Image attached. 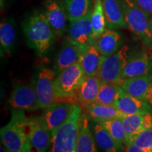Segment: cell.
Instances as JSON below:
<instances>
[{
    "instance_id": "6da1fadb",
    "label": "cell",
    "mask_w": 152,
    "mask_h": 152,
    "mask_svg": "<svg viewBox=\"0 0 152 152\" xmlns=\"http://www.w3.org/2000/svg\"><path fill=\"white\" fill-rule=\"evenodd\" d=\"M23 30L28 45L39 54L46 52L52 45L55 34L45 14H32L24 21Z\"/></svg>"
},
{
    "instance_id": "7a4b0ae2",
    "label": "cell",
    "mask_w": 152,
    "mask_h": 152,
    "mask_svg": "<svg viewBox=\"0 0 152 152\" xmlns=\"http://www.w3.org/2000/svg\"><path fill=\"white\" fill-rule=\"evenodd\" d=\"M27 119L23 110L13 112L10 122L1 128V140L7 151L29 152L31 151L27 131Z\"/></svg>"
},
{
    "instance_id": "3957f363",
    "label": "cell",
    "mask_w": 152,
    "mask_h": 152,
    "mask_svg": "<svg viewBox=\"0 0 152 152\" xmlns=\"http://www.w3.org/2000/svg\"><path fill=\"white\" fill-rule=\"evenodd\" d=\"M82 109L75 104L68 118L52 133L49 151L52 152H75Z\"/></svg>"
},
{
    "instance_id": "277c9868",
    "label": "cell",
    "mask_w": 152,
    "mask_h": 152,
    "mask_svg": "<svg viewBox=\"0 0 152 152\" xmlns=\"http://www.w3.org/2000/svg\"><path fill=\"white\" fill-rule=\"evenodd\" d=\"M128 28L146 46L152 48L150 16L132 0H120Z\"/></svg>"
},
{
    "instance_id": "5b68a950",
    "label": "cell",
    "mask_w": 152,
    "mask_h": 152,
    "mask_svg": "<svg viewBox=\"0 0 152 152\" xmlns=\"http://www.w3.org/2000/svg\"><path fill=\"white\" fill-rule=\"evenodd\" d=\"M129 57V47L127 45L121 47L112 55L104 56L96 76L102 83L119 84Z\"/></svg>"
},
{
    "instance_id": "8992f818",
    "label": "cell",
    "mask_w": 152,
    "mask_h": 152,
    "mask_svg": "<svg viewBox=\"0 0 152 152\" xmlns=\"http://www.w3.org/2000/svg\"><path fill=\"white\" fill-rule=\"evenodd\" d=\"M85 72L80 63L60 71L55 80V94L58 98L71 97L77 92L85 77Z\"/></svg>"
},
{
    "instance_id": "52a82bcc",
    "label": "cell",
    "mask_w": 152,
    "mask_h": 152,
    "mask_svg": "<svg viewBox=\"0 0 152 152\" xmlns=\"http://www.w3.org/2000/svg\"><path fill=\"white\" fill-rule=\"evenodd\" d=\"M27 131L32 147L39 152L50 149L52 132L44 120L43 116L27 119Z\"/></svg>"
},
{
    "instance_id": "ba28073f",
    "label": "cell",
    "mask_w": 152,
    "mask_h": 152,
    "mask_svg": "<svg viewBox=\"0 0 152 152\" xmlns=\"http://www.w3.org/2000/svg\"><path fill=\"white\" fill-rule=\"evenodd\" d=\"M56 76L54 71L47 68L41 69L37 74L35 87L40 109H45L56 102L54 85Z\"/></svg>"
},
{
    "instance_id": "9c48e42d",
    "label": "cell",
    "mask_w": 152,
    "mask_h": 152,
    "mask_svg": "<svg viewBox=\"0 0 152 152\" xmlns=\"http://www.w3.org/2000/svg\"><path fill=\"white\" fill-rule=\"evenodd\" d=\"M91 11L87 16L70 22L68 40L87 49L94 42L91 23Z\"/></svg>"
},
{
    "instance_id": "30bf717a",
    "label": "cell",
    "mask_w": 152,
    "mask_h": 152,
    "mask_svg": "<svg viewBox=\"0 0 152 152\" xmlns=\"http://www.w3.org/2000/svg\"><path fill=\"white\" fill-rule=\"evenodd\" d=\"M9 104L14 109L35 111L40 109L35 87L28 85L15 87L9 98Z\"/></svg>"
},
{
    "instance_id": "8fae6325",
    "label": "cell",
    "mask_w": 152,
    "mask_h": 152,
    "mask_svg": "<svg viewBox=\"0 0 152 152\" xmlns=\"http://www.w3.org/2000/svg\"><path fill=\"white\" fill-rule=\"evenodd\" d=\"M118 85L131 96L147 102L152 106V75L151 74L123 80Z\"/></svg>"
},
{
    "instance_id": "7c38bea8",
    "label": "cell",
    "mask_w": 152,
    "mask_h": 152,
    "mask_svg": "<svg viewBox=\"0 0 152 152\" xmlns=\"http://www.w3.org/2000/svg\"><path fill=\"white\" fill-rule=\"evenodd\" d=\"M75 105L73 102H54L45 109L42 116L52 133L68 118Z\"/></svg>"
},
{
    "instance_id": "4fadbf2b",
    "label": "cell",
    "mask_w": 152,
    "mask_h": 152,
    "mask_svg": "<svg viewBox=\"0 0 152 152\" xmlns=\"http://www.w3.org/2000/svg\"><path fill=\"white\" fill-rule=\"evenodd\" d=\"M122 121L126 133L125 144L143 131L152 128V113L126 114Z\"/></svg>"
},
{
    "instance_id": "5bb4252c",
    "label": "cell",
    "mask_w": 152,
    "mask_h": 152,
    "mask_svg": "<svg viewBox=\"0 0 152 152\" xmlns=\"http://www.w3.org/2000/svg\"><path fill=\"white\" fill-rule=\"evenodd\" d=\"M45 16L54 34L61 36L65 30L68 16L66 9L56 0H45Z\"/></svg>"
},
{
    "instance_id": "9a60e30c",
    "label": "cell",
    "mask_w": 152,
    "mask_h": 152,
    "mask_svg": "<svg viewBox=\"0 0 152 152\" xmlns=\"http://www.w3.org/2000/svg\"><path fill=\"white\" fill-rule=\"evenodd\" d=\"M125 114L152 113V107L150 104L134 96H131L121 89L118 98L113 104Z\"/></svg>"
},
{
    "instance_id": "2e32d148",
    "label": "cell",
    "mask_w": 152,
    "mask_h": 152,
    "mask_svg": "<svg viewBox=\"0 0 152 152\" xmlns=\"http://www.w3.org/2000/svg\"><path fill=\"white\" fill-rule=\"evenodd\" d=\"M150 71V59L147 53L139 52L132 57H129L122 73V80L140 77L149 74Z\"/></svg>"
},
{
    "instance_id": "e0dca14e",
    "label": "cell",
    "mask_w": 152,
    "mask_h": 152,
    "mask_svg": "<svg viewBox=\"0 0 152 152\" xmlns=\"http://www.w3.org/2000/svg\"><path fill=\"white\" fill-rule=\"evenodd\" d=\"M102 83L96 75H85L77 91V97L85 107L94 103Z\"/></svg>"
},
{
    "instance_id": "ac0fdd59",
    "label": "cell",
    "mask_w": 152,
    "mask_h": 152,
    "mask_svg": "<svg viewBox=\"0 0 152 152\" xmlns=\"http://www.w3.org/2000/svg\"><path fill=\"white\" fill-rule=\"evenodd\" d=\"M87 49L68 41L62 47L56 58V68L58 72L77 63H80L83 55Z\"/></svg>"
},
{
    "instance_id": "d6986e66",
    "label": "cell",
    "mask_w": 152,
    "mask_h": 152,
    "mask_svg": "<svg viewBox=\"0 0 152 152\" xmlns=\"http://www.w3.org/2000/svg\"><path fill=\"white\" fill-rule=\"evenodd\" d=\"M106 26L110 29L128 28L120 0H102Z\"/></svg>"
},
{
    "instance_id": "ffe728a7",
    "label": "cell",
    "mask_w": 152,
    "mask_h": 152,
    "mask_svg": "<svg viewBox=\"0 0 152 152\" xmlns=\"http://www.w3.org/2000/svg\"><path fill=\"white\" fill-rule=\"evenodd\" d=\"M88 117L86 114H82L80 121L78 134L76 142L75 152L96 151V142L92 132Z\"/></svg>"
},
{
    "instance_id": "44dd1931",
    "label": "cell",
    "mask_w": 152,
    "mask_h": 152,
    "mask_svg": "<svg viewBox=\"0 0 152 152\" xmlns=\"http://www.w3.org/2000/svg\"><path fill=\"white\" fill-rule=\"evenodd\" d=\"M94 44L102 56H109L120 49L121 35L116 31L106 28L104 33L94 42Z\"/></svg>"
},
{
    "instance_id": "7402d4cb",
    "label": "cell",
    "mask_w": 152,
    "mask_h": 152,
    "mask_svg": "<svg viewBox=\"0 0 152 152\" xmlns=\"http://www.w3.org/2000/svg\"><path fill=\"white\" fill-rule=\"evenodd\" d=\"M86 109L88 111L89 116L96 122L114 118L122 119L126 115L113 105L93 103L91 105L87 106Z\"/></svg>"
},
{
    "instance_id": "603a6c76",
    "label": "cell",
    "mask_w": 152,
    "mask_h": 152,
    "mask_svg": "<svg viewBox=\"0 0 152 152\" xmlns=\"http://www.w3.org/2000/svg\"><path fill=\"white\" fill-rule=\"evenodd\" d=\"M104 56L100 54L94 42L91 45L82 57L80 64L85 75H96Z\"/></svg>"
},
{
    "instance_id": "cb8c5ba5",
    "label": "cell",
    "mask_w": 152,
    "mask_h": 152,
    "mask_svg": "<svg viewBox=\"0 0 152 152\" xmlns=\"http://www.w3.org/2000/svg\"><path fill=\"white\" fill-rule=\"evenodd\" d=\"M94 123L91 128L94 132V137L96 145L104 151L115 152L120 151L116 142L109 132L100 124L94 121Z\"/></svg>"
},
{
    "instance_id": "d4e9b609",
    "label": "cell",
    "mask_w": 152,
    "mask_h": 152,
    "mask_svg": "<svg viewBox=\"0 0 152 152\" xmlns=\"http://www.w3.org/2000/svg\"><path fill=\"white\" fill-rule=\"evenodd\" d=\"M99 123L106 129L115 142H116L120 151H124L126 142V133L121 118H114L107 121H99Z\"/></svg>"
},
{
    "instance_id": "484cf974",
    "label": "cell",
    "mask_w": 152,
    "mask_h": 152,
    "mask_svg": "<svg viewBox=\"0 0 152 152\" xmlns=\"http://www.w3.org/2000/svg\"><path fill=\"white\" fill-rule=\"evenodd\" d=\"M93 8L91 11V23L94 42L106 30V21L102 0H93Z\"/></svg>"
},
{
    "instance_id": "4316f807",
    "label": "cell",
    "mask_w": 152,
    "mask_h": 152,
    "mask_svg": "<svg viewBox=\"0 0 152 152\" xmlns=\"http://www.w3.org/2000/svg\"><path fill=\"white\" fill-rule=\"evenodd\" d=\"M16 40V30L11 20H5L0 24V45L1 54H10Z\"/></svg>"
},
{
    "instance_id": "83f0119b",
    "label": "cell",
    "mask_w": 152,
    "mask_h": 152,
    "mask_svg": "<svg viewBox=\"0 0 152 152\" xmlns=\"http://www.w3.org/2000/svg\"><path fill=\"white\" fill-rule=\"evenodd\" d=\"M64 4L70 22L83 18L91 11L90 0H64Z\"/></svg>"
},
{
    "instance_id": "f1b7e54d",
    "label": "cell",
    "mask_w": 152,
    "mask_h": 152,
    "mask_svg": "<svg viewBox=\"0 0 152 152\" xmlns=\"http://www.w3.org/2000/svg\"><path fill=\"white\" fill-rule=\"evenodd\" d=\"M122 87L116 83H102L94 103L113 105L118 98Z\"/></svg>"
},
{
    "instance_id": "f546056e",
    "label": "cell",
    "mask_w": 152,
    "mask_h": 152,
    "mask_svg": "<svg viewBox=\"0 0 152 152\" xmlns=\"http://www.w3.org/2000/svg\"><path fill=\"white\" fill-rule=\"evenodd\" d=\"M130 143L135 144L142 152H152V128L139 134Z\"/></svg>"
},
{
    "instance_id": "4dcf8cb0",
    "label": "cell",
    "mask_w": 152,
    "mask_h": 152,
    "mask_svg": "<svg viewBox=\"0 0 152 152\" xmlns=\"http://www.w3.org/2000/svg\"><path fill=\"white\" fill-rule=\"evenodd\" d=\"M138 7L145 11L149 16H152V0H132Z\"/></svg>"
},
{
    "instance_id": "1f68e13d",
    "label": "cell",
    "mask_w": 152,
    "mask_h": 152,
    "mask_svg": "<svg viewBox=\"0 0 152 152\" xmlns=\"http://www.w3.org/2000/svg\"><path fill=\"white\" fill-rule=\"evenodd\" d=\"M149 24H150V30H151V35H152V16H150Z\"/></svg>"
}]
</instances>
